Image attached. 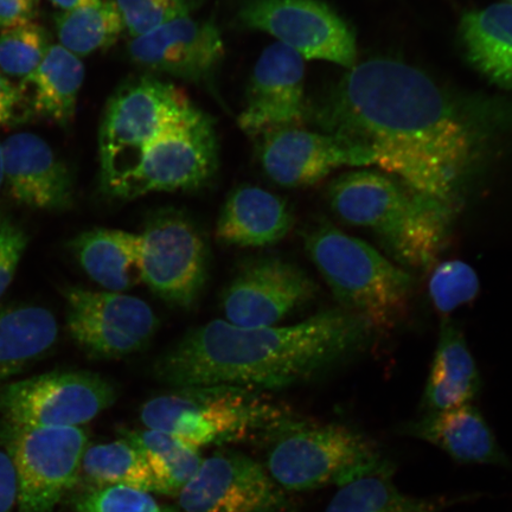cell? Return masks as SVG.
Wrapping results in <instances>:
<instances>
[{"instance_id":"obj_30","label":"cell","mask_w":512,"mask_h":512,"mask_svg":"<svg viewBox=\"0 0 512 512\" xmlns=\"http://www.w3.org/2000/svg\"><path fill=\"white\" fill-rule=\"evenodd\" d=\"M89 489L124 485L156 492L155 479L142 453L127 439L89 445L83 456L79 482Z\"/></svg>"},{"instance_id":"obj_21","label":"cell","mask_w":512,"mask_h":512,"mask_svg":"<svg viewBox=\"0 0 512 512\" xmlns=\"http://www.w3.org/2000/svg\"><path fill=\"white\" fill-rule=\"evenodd\" d=\"M294 217L284 198L255 185H242L227 198L216 226L217 239L239 247H267L284 240Z\"/></svg>"},{"instance_id":"obj_38","label":"cell","mask_w":512,"mask_h":512,"mask_svg":"<svg viewBox=\"0 0 512 512\" xmlns=\"http://www.w3.org/2000/svg\"><path fill=\"white\" fill-rule=\"evenodd\" d=\"M38 0H0V29L34 22Z\"/></svg>"},{"instance_id":"obj_20","label":"cell","mask_w":512,"mask_h":512,"mask_svg":"<svg viewBox=\"0 0 512 512\" xmlns=\"http://www.w3.org/2000/svg\"><path fill=\"white\" fill-rule=\"evenodd\" d=\"M402 428L403 433L439 447L458 463L509 465L488 422L472 403L427 412Z\"/></svg>"},{"instance_id":"obj_7","label":"cell","mask_w":512,"mask_h":512,"mask_svg":"<svg viewBox=\"0 0 512 512\" xmlns=\"http://www.w3.org/2000/svg\"><path fill=\"white\" fill-rule=\"evenodd\" d=\"M198 111L170 82L145 76L121 86L108 101L99 131L102 190L108 195L153 140Z\"/></svg>"},{"instance_id":"obj_10","label":"cell","mask_w":512,"mask_h":512,"mask_svg":"<svg viewBox=\"0 0 512 512\" xmlns=\"http://www.w3.org/2000/svg\"><path fill=\"white\" fill-rule=\"evenodd\" d=\"M115 384L92 371L55 370L0 387V415L10 424L80 427L110 408Z\"/></svg>"},{"instance_id":"obj_40","label":"cell","mask_w":512,"mask_h":512,"mask_svg":"<svg viewBox=\"0 0 512 512\" xmlns=\"http://www.w3.org/2000/svg\"><path fill=\"white\" fill-rule=\"evenodd\" d=\"M4 185V174H3V147L2 143H0V189L3 188Z\"/></svg>"},{"instance_id":"obj_32","label":"cell","mask_w":512,"mask_h":512,"mask_svg":"<svg viewBox=\"0 0 512 512\" xmlns=\"http://www.w3.org/2000/svg\"><path fill=\"white\" fill-rule=\"evenodd\" d=\"M479 288L476 271L459 260L445 261L435 267L428 284L435 309L444 315L473 302L478 296Z\"/></svg>"},{"instance_id":"obj_37","label":"cell","mask_w":512,"mask_h":512,"mask_svg":"<svg viewBox=\"0 0 512 512\" xmlns=\"http://www.w3.org/2000/svg\"><path fill=\"white\" fill-rule=\"evenodd\" d=\"M19 490L14 463L0 450V512H18Z\"/></svg>"},{"instance_id":"obj_14","label":"cell","mask_w":512,"mask_h":512,"mask_svg":"<svg viewBox=\"0 0 512 512\" xmlns=\"http://www.w3.org/2000/svg\"><path fill=\"white\" fill-rule=\"evenodd\" d=\"M178 496L185 512H293L266 467L235 451L203 459Z\"/></svg>"},{"instance_id":"obj_41","label":"cell","mask_w":512,"mask_h":512,"mask_svg":"<svg viewBox=\"0 0 512 512\" xmlns=\"http://www.w3.org/2000/svg\"><path fill=\"white\" fill-rule=\"evenodd\" d=\"M508 4L512 5V0H508L507 2Z\"/></svg>"},{"instance_id":"obj_28","label":"cell","mask_w":512,"mask_h":512,"mask_svg":"<svg viewBox=\"0 0 512 512\" xmlns=\"http://www.w3.org/2000/svg\"><path fill=\"white\" fill-rule=\"evenodd\" d=\"M123 434L143 454L155 479L157 494L179 495L202 465L198 447L174 435L149 428Z\"/></svg>"},{"instance_id":"obj_25","label":"cell","mask_w":512,"mask_h":512,"mask_svg":"<svg viewBox=\"0 0 512 512\" xmlns=\"http://www.w3.org/2000/svg\"><path fill=\"white\" fill-rule=\"evenodd\" d=\"M467 61L495 85L512 92V5L467 12L459 27Z\"/></svg>"},{"instance_id":"obj_22","label":"cell","mask_w":512,"mask_h":512,"mask_svg":"<svg viewBox=\"0 0 512 512\" xmlns=\"http://www.w3.org/2000/svg\"><path fill=\"white\" fill-rule=\"evenodd\" d=\"M480 388L482 379L463 331L453 320L444 318L422 405L427 412L469 405Z\"/></svg>"},{"instance_id":"obj_13","label":"cell","mask_w":512,"mask_h":512,"mask_svg":"<svg viewBox=\"0 0 512 512\" xmlns=\"http://www.w3.org/2000/svg\"><path fill=\"white\" fill-rule=\"evenodd\" d=\"M69 335L89 356L120 358L142 350L158 329L149 304L119 292H96L79 286L62 291Z\"/></svg>"},{"instance_id":"obj_35","label":"cell","mask_w":512,"mask_h":512,"mask_svg":"<svg viewBox=\"0 0 512 512\" xmlns=\"http://www.w3.org/2000/svg\"><path fill=\"white\" fill-rule=\"evenodd\" d=\"M28 243L29 235L21 224L0 211V299L14 280Z\"/></svg>"},{"instance_id":"obj_26","label":"cell","mask_w":512,"mask_h":512,"mask_svg":"<svg viewBox=\"0 0 512 512\" xmlns=\"http://www.w3.org/2000/svg\"><path fill=\"white\" fill-rule=\"evenodd\" d=\"M59 324L36 305L0 307V387L53 349Z\"/></svg>"},{"instance_id":"obj_24","label":"cell","mask_w":512,"mask_h":512,"mask_svg":"<svg viewBox=\"0 0 512 512\" xmlns=\"http://www.w3.org/2000/svg\"><path fill=\"white\" fill-rule=\"evenodd\" d=\"M85 66L80 57L60 44H53L34 73L19 83L32 117L46 118L67 126L78 104Z\"/></svg>"},{"instance_id":"obj_31","label":"cell","mask_w":512,"mask_h":512,"mask_svg":"<svg viewBox=\"0 0 512 512\" xmlns=\"http://www.w3.org/2000/svg\"><path fill=\"white\" fill-rule=\"evenodd\" d=\"M53 44L48 30L35 21L4 29L0 32V70L22 81L35 72Z\"/></svg>"},{"instance_id":"obj_5","label":"cell","mask_w":512,"mask_h":512,"mask_svg":"<svg viewBox=\"0 0 512 512\" xmlns=\"http://www.w3.org/2000/svg\"><path fill=\"white\" fill-rule=\"evenodd\" d=\"M307 254L344 310L374 329L390 328L405 315L414 279L366 241L319 222L304 234Z\"/></svg>"},{"instance_id":"obj_36","label":"cell","mask_w":512,"mask_h":512,"mask_svg":"<svg viewBox=\"0 0 512 512\" xmlns=\"http://www.w3.org/2000/svg\"><path fill=\"white\" fill-rule=\"evenodd\" d=\"M32 117L19 86L0 70V127H15Z\"/></svg>"},{"instance_id":"obj_4","label":"cell","mask_w":512,"mask_h":512,"mask_svg":"<svg viewBox=\"0 0 512 512\" xmlns=\"http://www.w3.org/2000/svg\"><path fill=\"white\" fill-rule=\"evenodd\" d=\"M147 401L140 420L192 446L274 438L296 413L265 392L233 386L175 388Z\"/></svg>"},{"instance_id":"obj_34","label":"cell","mask_w":512,"mask_h":512,"mask_svg":"<svg viewBox=\"0 0 512 512\" xmlns=\"http://www.w3.org/2000/svg\"><path fill=\"white\" fill-rule=\"evenodd\" d=\"M76 512H175L160 505L150 492L124 485L89 489L75 499Z\"/></svg>"},{"instance_id":"obj_1","label":"cell","mask_w":512,"mask_h":512,"mask_svg":"<svg viewBox=\"0 0 512 512\" xmlns=\"http://www.w3.org/2000/svg\"><path fill=\"white\" fill-rule=\"evenodd\" d=\"M484 105L458 100L409 64L374 59L307 105L306 120L367 147L374 164L408 188L454 203L489 133Z\"/></svg>"},{"instance_id":"obj_19","label":"cell","mask_w":512,"mask_h":512,"mask_svg":"<svg viewBox=\"0 0 512 512\" xmlns=\"http://www.w3.org/2000/svg\"><path fill=\"white\" fill-rule=\"evenodd\" d=\"M2 147L4 184L16 202L54 211L73 206L72 175L46 140L34 133H17Z\"/></svg>"},{"instance_id":"obj_17","label":"cell","mask_w":512,"mask_h":512,"mask_svg":"<svg viewBox=\"0 0 512 512\" xmlns=\"http://www.w3.org/2000/svg\"><path fill=\"white\" fill-rule=\"evenodd\" d=\"M261 139L262 168L280 187H310L342 166H367L375 162L367 147L303 127L281 128Z\"/></svg>"},{"instance_id":"obj_9","label":"cell","mask_w":512,"mask_h":512,"mask_svg":"<svg viewBox=\"0 0 512 512\" xmlns=\"http://www.w3.org/2000/svg\"><path fill=\"white\" fill-rule=\"evenodd\" d=\"M217 164L215 125L206 113L198 111L153 140L108 195L117 200H136L152 192L200 189L214 177Z\"/></svg>"},{"instance_id":"obj_18","label":"cell","mask_w":512,"mask_h":512,"mask_svg":"<svg viewBox=\"0 0 512 512\" xmlns=\"http://www.w3.org/2000/svg\"><path fill=\"white\" fill-rule=\"evenodd\" d=\"M305 60L275 42L262 51L249 82L239 126L248 136L302 127L307 118Z\"/></svg>"},{"instance_id":"obj_6","label":"cell","mask_w":512,"mask_h":512,"mask_svg":"<svg viewBox=\"0 0 512 512\" xmlns=\"http://www.w3.org/2000/svg\"><path fill=\"white\" fill-rule=\"evenodd\" d=\"M266 470L285 491L342 486L392 465L366 435L296 415L270 441Z\"/></svg>"},{"instance_id":"obj_3","label":"cell","mask_w":512,"mask_h":512,"mask_svg":"<svg viewBox=\"0 0 512 512\" xmlns=\"http://www.w3.org/2000/svg\"><path fill=\"white\" fill-rule=\"evenodd\" d=\"M332 210L352 226L368 228L396 265L424 271L450 238L456 204L435 200L381 172H347L331 183Z\"/></svg>"},{"instance_id":"obj_23","label":"cell","mask_w":512,"mask_h":512,"mask_svg":"<svg viewBox=\"0 0 512 512\" xmlns=\"http://www.w3.org/2000/svg\"><path fill=\"white\" fill-rule=\"evenodd\" d=\"M82 270L108 292L124 293L142 283L139 234L94 228L68 243Z\"/></svg>"},{"instance_id":"obj_29","label":"cell","mask_w":512,"mask_h":512,"mask_svg":"<svg viewBox=\"0 0 512 512\" xmlns=\"http://www.w3.org/2000/svg\"><path fill=\"white\" fill-rule=\"evenodd\" d=\"M54 18L60 46L80 59L111 48L125 31L114 0H99L83 8L60 11Z\"/></svg>"},{"instance_id":"obj_16","label":"cell","mask_w":512,"mask_h":512,"mask_svg":"<svg viewBox=\"0 0 512 512\" xmlns=\"http://www.w3.org/2000/svg\"><path fill=\"white\" fill-rule=\"evenodd\" d=\"M138 66L172 78L213 86L224 59L221 31L211 21L190 16L174 19L128 43Z\"/></svg>"},{"instance_id":"obj_2","label":"cell","mask_w":512,"mask_h":512,"mask_svg":"<svg viewBox=\"0 0 512 512\" xmlns=\"http://www.w3.org/2000/svg\"><path fill=\"white\" fill-rule=\"evenodd\" d=\"M375 329L344 309L294 325L240 328L227 320L198 326L153 364L156 379L172 388L233 386L258 392L312 379L363 347Z\"/></svg>"},{"instance_id":"obj_11","label":"cell","mask_w":512,"mask_h":512,"mask_svg":"<svg viewBox=\"0 0 512 512\" xmlns=\"http://www.w3.org/2000/svg\"><path fill=\"white\" fill-rule=\"evenodd\" d=\"M142 283L164 302L189 309L207 283L208 247L195 222L175 209L153 214L139 234Z\"/></svg>"},{"instance_id":"obj_39","label":"cell","mask_w":512,"mask_h":512,"mask_svg":"<svg viewBox=\"0 0 512 512\" xmlns=\"http://www.w3.org/2000/svg\"><path fill=\"white\" fill-rule=\"evenodd\" d=\"M49 2L60 11H70L94 4L99 2V0H49Z\"/></svg>"},{"instance_id":"obj_8","label":"cell","mask_w":512,"mask_h":512,"mask_svg":"<svg viewBox=\"0 0 512 512\" xmlns=\"http://www.w3.org/2000/svg\"><path fill=\"white\" fill-rule=\"evenodd\" d=\"M0 444L15 466L18 512H53L79 483L89 438L81 427H31L2 420Z\"/></svg>"},{"instance_id":"obj_27","label":"cell","mask_w":512,"mask_h":512,"mask_svg":"<svg viewBox=\"0 0 512 512\" xmlns=\"http://www.w3.org/2000/svg\"><path fill=\"white\" fill-rule=\"evenodd\" d=\"M393 472L390 465L339 486L325 512H441L458 502L444 496L407 495L395 485Z\"/></svg>"},{"instance_id":"obj_12","label":"cell","mask_w":512,"mask_h":512,"mask_svg":"<svg viewBox=\"0 0 512 512\" xmlns=\"http://www.w3.org/2000/svg\"><path fill=\"white\" fill-rule=\"evenodd\" d=\"M238 21L243 28L266 32L306 60L354 68V31L320 0H247Z\"/></svg>"},{"instance_id":"obj_15","label":"cell","mask_w":512,"mask_h":512,"mask_svg":"<svg viewBox=\"0 0 512 512\" xmlns=\"http://www.w3.org/2000/svg\"><path fill=\"white\" fill-rule=\"evenodd\" d=\"M318 287L303 268L279 256L249 260L223 294L226 320L240 328L278 325L310 303Z\"/></svg>"},{"instance_id":"obj_33","label":"cell","mask_w":512,"mask_h":512,"mask_svg":"<svg viewBox=\"0 0 512 512\" xmlns=\"http://www.w3.org/2000/svg\"><path fill=\"white\" fill-rule=\"evenodd\" d=\"M125 30L132 38L149 34L160 25L192 15L200 0H114Z\"/></svg>"}]
</instances>
